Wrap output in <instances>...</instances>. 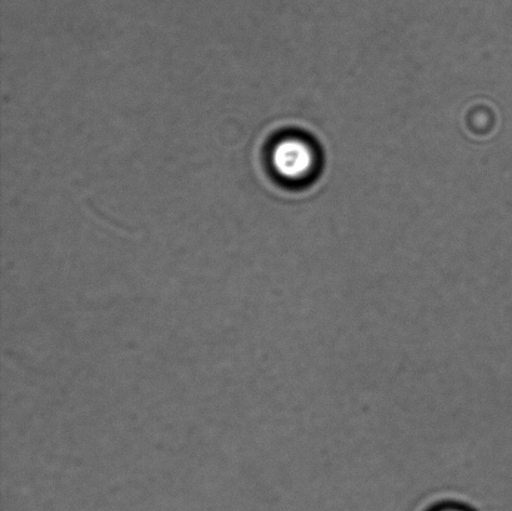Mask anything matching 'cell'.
<instances>
[{"label": "cell", "instance_id": "6da1fadb", "mask_svg": "<svg viewBox=\"0 0 512 511\" xmlns=\"http://www.w3.org/2000/svg\"><path fill=\"white\" fill-rule=\"evenodd\" d=\"M315 164L313 149L304 140L285 139L276 144L273 152V165L280 175L288 180L308 177Z\"/></svg>", "mask_w": 512, "mask_h": 511}, {"label": "cell", "instance_id": "7a4b0ae2", "mask_svg": "<svg viewBox=\"0 0 512 511\" xmlns=\"http://www.w3.org/2000/svg\"><path fill=\"white\" fill-rule=\"evenodd\" d=\"M433 511H470V510L466 509L464 507H460V505L445 504V505H441V507L434 509Z\"/></svg>", "mask_w": 512, "mask_h": 511}]
</instances>
